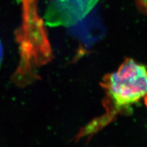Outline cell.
I'll return each mask as SVG.
<instances>
[{
    "instance_id": "obj_1",
    "label": "cell",
    "mask_w": 147,
    "mask_h": 147,
    "mask_svg": "<svg viewBox=\"0 0 147 147\" xmlns=\"http://www.w3.org/2000/svg\"><path fill=\"white\" fill-rule=\"evenodd\" d=\"M103 88L113 110L127 108L147 96V67L126 59L117 71L104 78Z\"/></svg>"
},
{
    "instance_id": "obj_5",
    "label": "cell",
    "mask_w": 147,
    "mask_h": 147,
    "mask_svg": "<svg viewBox=\"0 0 147 147\" xmlns=\"http://www.w3.org/2000/svg\"><path fill=\"white\" fill-rule=\"evenodd\" d=\"M3 45L1 44V42L0 41V65H1L3 58Z\"/></svg>"
},
{
    "instance_id": "obj_3",
    "label": "cell",
    "mask_w": 147,
    "mask_h": 147,
    "mask_svg": "<svg viewBox=\"0 0 147 147\" xmlns=\"http://www.w3.org/2000/svg\"><path fill=\"white\" fill-rule=\"evenodd\" d=\"M99 0H50L44 15L50 26H69L82 20Z\"/></svg>"
},
{
    "instance_id": "obj_4",
    "label": "cell",
    "mask_w": 147,
    "mask_h": 147,
    "mask_svg": "<svg viewBox=\"0 0 147 147\" xmlns=\"http://www.w3.org/2000/svg\"><path fill=\"white\" fill-rule=\"evenodd\" d=\"M138 9L144 14L147 15V0H135Z\"/></svg>"
},
{
    "instance_id": "obj_2",
    "label": "cell",
    "mask_w": 147,
    "mask_h": 147,
    "mask_svg": "<svg viewBox=\"0 0 147 147\" xmlns=\"http://www.w3.org/2000/svg\"><path fill=\"white\" fill-rule=\"evenodd\" d=\"M20 1L22 20L16 35L23 54L29 57L48 55L50 46L44 21L39 13L38 0Z\"/></svg>"
}]
</instances>
